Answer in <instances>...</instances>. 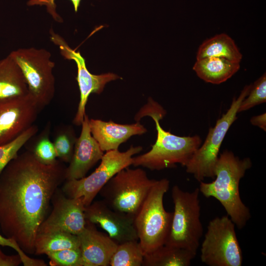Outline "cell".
<instances>
[{
    "label": "cell",
    "instance_id": "cell-18",
    "mask_svg": "<svg viewBox=\"0 0 266 266\" xmlns=\"http://www.w3.org/2000/svg\"><path fill=\"white\" fill-rule=\"evenodd\" d=\"M29 94L23 74L9 54L0 60V100L23 97Z\"/></svg>",
    "mask_w": 266,
    "mask_h": 266
},
{
    "label": "cell",
    "instance_id": "cell-24",
    "mask_svg": "<svg viewBox=\"0 0 266 266\" xmlns=\"http://www.w3.org/2000/svg\"><path fill=\"white\" fill-rule=\"evenodd\" d=\"M77 138L71 126L64 125L58 128L52 142L59 160L66 163L70 162Z\"/></svg>",
    "mask_w": 266,
    "mask_h": 266
},
{
    "label": "cell",
    "instance_id": "cell-12",
    "mask_svg": "<svg viewBox=\"0 0 266 266\" xmlns=\"http://www.w3.org/2000/svg\"><path fill=\"white\" fill-rule=\"evenodd\" d=\"M39 112L30 94L0 100V145L12 141L33 126Z\"/></svg>",
    "mask_w": 266,
    "mask_h": 266
},
{
    "label": "cell",
    "instance_id": "cell-17",
    "mask_svg": "<svg viewBox=\"0 0 266 266\" xmlns=\"http://www.w3.org/2000/svg\"><path fill=\"white\" fill-rule=\"evenodd\" d=\"M89 126L93 137L103 152L117 150L121 143L131 136L147 132L138 121L132 124H120L112 121L91 119Z\"/></svg>",
    "mask_w": 266,
    "mask_h": 266
},
{
    "label": "cell",
    "instance_id": "cell-3",
    "mask_svg": "<svg viewBox=\"0 0 266 266\" xmlns=\"http://www.w3.org/2000/svg\"><path fill=\"white\" fill-rule=\"evenodd\" d=\"M166 111L157 102L150 99L148 103L139 111L137 117L149 116L155 123L157 139L148 152L133 158L132 165L141 166L151 170L173 167L179 164L185 166L200 146L201 139L198 135L180 136L164 130L159 121Z\"/></svg>",
    "mask_w": 266,
    "mask_h": 266
},
{
    "label": "cell",
    "instance_id": "cell-16",
    "mask_svg": "<svg viewBox=\"0 0 266 266\" xmlns=\"http://www.w3.org/2000/svg\"><path fill=\"white\" fill-rule=\"evenodd\" d=\"M83 266H109L118 244L105 233L87 221L84 230L78 235Z\"/></svg>",
    "mask_w": 266,
    "mask_h": 266
},
{
    "label": "cell",
    "instance_id": "cell-31",
    "mask_svg": "<svg viewBox=\"0 0 266 266\" xmlns=\"http://www.w3.org/2000/svg\"><path fill=\"white\" fill-rule=\"evenodd\" d=\"M21 264L22 261L18 254L7 255L2 251L0 247V266H18Z\"/></svg>",
    "mask_w": 266,
    "mask_h": 266
},
{
    "label": "cell",
    "instance_id": "cell-30",
    "mask_svg": "<svg viewBox=\"0 0 266 266\" xmlns=\"http://www.w3.org/2000/svg\"><path fill=\"white\" fill-rule=\"evenodd\" d=\"M74 7L75 11L76 12L79 6L81 0H70ZM29 6L38 5L40 6L45 5L46 6L47 11L50 14L53 19L58 23H62V18L56 11V4L55 0H30L27 2Z\"/></svg>",
    "mask_w": 266,
    "mask_h": 266
},
{
    "label": "cell",
    "instance_id": "cell-2",
    "mask_svg": "<svg viewBox=\"0 0 266 266\" xmlns=\"http://www.w3.org/2000/svg\"><path fill=\"white\" fill-rule=\"evenodd\" d=\"M252 166L249 158L239 159L226 150L220 155L215 169V180L200 182L199 188L204 197L218 200L228 216L238 229L244 228L251 217L249 208L242 202L239 194L241 179Z\"/></svg>",
    "mask_w": 266,
    "mask_h": 266
},
{
    "label": "cell",
    "instance_id": "cell-10",
    "mask_svg": "<svg viewBox=\"0 0 266 266\" xmlns=\"http://www.w3.org/2000/svg\"><path fill=\"white\" fill-rule=\"evenodd\" d=\"M228 216L216 217L208 223L200 248V260L209 266H241L242 252Z\"/></svg>",
    "mask_w": 266,
    "mask_h": 266
},
{
    "label": "cell",
    "instance_id": "cell-21",
    "mask_svg": "<svg viewBox=\"0 0 266 266\" xmlns=\"http://www.w3.org/2000/svg\"><path fill=\"white\" fill-rule=\"evenodd\" d=\"M196 255L179 247L164 244L144 255L143 266H189Z\"/></svg>",
    "mask_w": 266,
    "mask_h": 266
},
{
    "label": "cell",
    "instance_id": "cell-25",
    "mask_svg": "<svg viewBox=\"0 0 266 266\" xmlns=\"http://www.w3.org/2000/svg\"><path fill=\"white\" fill-rule=\"evenodd\" d=\"M38 129L33 125L12 141L0 145V175L4 168L18 155L21 148L36 133Z\"/></svg>",
    "mask_w": 266,
    "mask_h": 266
},
{
    "label": "cell",
    "instance_id": "cell-4",
    "mask_svg": "<svg viewBox=\"0 0 266 266\" xmlns=\"http://www.w3.org/2000/svg\"><path fill=\"white\" fill-rule=\"evenodd\" d=\"M169 184L166 178L156 180L134 217L138 240L144 255L164 245L168 236L172 212L166 210L163 200Z\"/></svg>",
    "mask_w": 266,
    "mask_h": 266
},
{
    "label": "cell",
    "instance_id": "cell-22",
    "mask_svg": "<svg viewBox=\"0 0 266 266\" xmlns=\"http://www.w3.org/2000/svg\"><path fill=\"white\" fill-rule=\"evenodd\" d=\"M35 255L68 248H80L78 235L66 232H54L37 233L34 242Z\"/></svg>",
    "mask_w": 266,
    "mask_h": 266
},
{
    "label": "cell",
    "instance_id": "cell-28",
    "mask_svg": "<svg viewBox=\"0 0 266 266\" xmlns=\"http://www.w3.org/2000/svg\"><path fill=\"white\" fill-rule=\"evenodd\" d=\"M244 99L241 102L238 113L248 110L266 101V75L265 73L254 84Z\"/></svg>",
    "mask_w": 266,
    "mask_h": 266
},
{
    "label": "cell",
    "instance_id": "cell-8",
    "mask_svg": "<svg viewBox=\"0 0 266 266\" xmlns=\"http://www.w3.org/2000/svg\"><path fill=\"white\" fill-rule=\"evenodd\" d=\"M142 150L141 146H131L125 152H120L118 149L106 151L100 165L90 175L79 179L66 180L63 193L69 198H82L84 205H89L111 178L132 165L133 156Z\"/></svg>",
    "mask_w": 266,
    "mask_h": 266
},
{
    "label": "cell",
    "instance_id": "cell-13",
    "mask_svg": "<svg viewBox=\"0 0 266 266\" xmlns=\"http://www.w3.org/2000/svg\"><path fill=\"white\" fill-rule=\"evenodd\" d=\"M51 202L53 209L39 226L37 233L61 232L79 235L86 224L82 198H69L57 190Z\"/></svg>",
    "mask_w": 266,
    "mask_h": 266
},
{
    "label": "cell",
    "instance_id": "cell-19",
    "mask_svg": "<svg viewBox=\"0 0 266 266\" xmlns=\"http://www.w3.org/2000/svg\"><path fill=\"white\" fill-rule=\"evenodd\" d=\"M240 68L236 63L221 57H209L197 60L193 69L206 82L219 84L225 82Z\"/></svg>",
    "mask_w": 266,
    "mask_h": 266
},
{
    "label": "cell",
    "instance_id": "cell-27",
    "mask_svg": "<svg viewBox=\"0 0 266 266\" xmlns=\"http://www.w3.org/2000/svg\"><path fill=\"white\" fill-rule=\"evenodd\" d=\"M52 266H83L80 248H68L46 254Z\"/></svg>",
    "mask_w": 266,
    "mask_h": 266
},
{
    "label": "cell",
    "instance_id": "cell-26",
    "mask_svg": "<svg viewBox=\"0 0 266 266\" xmlns=\"http://www.w3.org/2000/svg\"><path fill=\"white\" fill-rule=\"evenodd\" d=\"M50 123L48 122L43 130L37 136L32 150L35 158L44 164H51L57 160L54 144L49 138Z\"/></svg>",
    "mask_w": 266,
    "mask_h": 266
},
{
    "label": "cell",
    "instance_id": "cell-23",
    "mask_svg": "<svg viewBox=\"0 0 266 266\" xmlns=\"http://www.w3.org/2000/svg\"><path fill=\"white\" fill-rule=\"evenodd\" d=\"M144 253L138 240L118 244L109 262L110 266H142Z\"/></svg>",
    "mask_w": 266,
    "mask_h": 266
},
{
    "label": "cell",
    "instance_id": "cell-14",
    "mask_svg": "<svg viewBox=\"0 0 266 266\" xmlns=\"http://www.w3.org/2000/svg\"><path fill=\"white\" fill-rule=\"evenodd\" d=\"M85 216L86 221L100 227L118 244L138 240L134 217L112 209L102 200L85 206Z\"/></svg>",
    "mask_w": 266,
    "mask_h": 266
},
{
    "label": "cell",
    "instance_id": "cell-1",
    "mask_svg": "<svg viewBox=\"0 0 266 266\" xmlns=\"http://www.w3.org/2000/svg\"><path fill=\"white\" fill-rule=\"evenodd\" d=\"M66 166L59 160L39 162L30 150L11 160L0 175V228L27 254H34L39 226L52 198L66 180Z\"/></svg>",
    "mask_w": 266,
    "mask_h": 266
},
{
    "label": "cell",
    "instance_id": "cell-20",
    "mask_svg": "<svg viewBox=\"0 0 266 266\" xmlns=\"http://www.w3.org/2000/svg\"><path fill=\"white\" fill-rule=\"evenodd\" d=\"M209 57L224 58L236 63H240L242 58L234 40L225 33L216 34L200 45L197 60Z\"/></svg>",
    "mask_w": 266,
    "mask_h": 266
},
{
    "label": "cell",
    "instance_id": "cell-15",
    "mask_svg": "<svg viewBox=\"0 0 266 266\" xmlns=\"http://www.w3.org/2000/svg\"><path fill=\"white\" fill-rule=\"evenodd\" d=\"M81 126V132L77 138L71 160L66 167V180L79 179L85 177L104 155L91 134L89 119L86 114Z\"/></svg>",
    "mask_w": 266,
    "mask_h": 266
},
{
    "label": "cell",
    "instance_id": "cell-29",
    "mask_svg": "<svg viewBox=\"0 0 266 266\" xmlns=\"http://www.w3.org/2000/svg\"><path fill=\"white\" fill-rule=\"evenodd\" d=\"M0 246H8L14 249L20 256L22 264L25 266H46L42 260L33 259L29 257L20 247L16 241L11 238L2 236L0 233Z\"/></svg>",
    "mask_w": 266,
    "mask_h": 266
},
{
    "label": "cell",
    "instance_id": "cell-6",
    "mask_svg": "<svg viewBox=\"0 0 266 266\" xmlns=\"http://www.w3.org/2000/svg\"><path fill=\"white\" fill-rule=\"evenodd\" d=\"M156 181L142 169L128 167L111 178L99 194L111 208L134 217Z\"/></svg>",
    "mask_w": 266,
    "mask_h": 266
},
{
    "label": "cell",
    "instance_id": "cell-11",
    "mask_svg": "<svg viewBox=\"0 0 266 266\" xmlns=\"http://www.w3.org/2000/svg\"><path fill=\"white\" fill-rule=\"evenodd\" d=\"M50 38L58 46L61 55L66 59L73 60L77 66L76 80L79 88L80 96L77 110L73 120L76 126L81 125L86 114L85 107L89 96L93 93L100 94L106 84L120 77L112 73L96 75L91 73L87 69L85 59L79 51L71 49L65 39L51 29Z\"/></svg>",
    "mask_w": 266,
    "mask_h": 266
},
{
    "label": "cell",
    "instance_id": "cell-5",
    "mask_svg": "<svg viewBox=\"0 0 266 266\" xmlns=\"http://www.w3.org/2000/svg\"><path fill=\"white\" fill-rule=\"evenodd\" d=\"M199 188L189 192L174 185L171 189L174 211L165 244L186 249L196 255L203 234Z\"/></svg>",
    "mask_w": 266,
    "mask_h": 266
},
{
    "label": "cell",
    "instance_id": "cell-32",
    "mask_svg": "<svg viewBox=\"0 0 266 266\" xmlns=\"http://www.w3.org/2000/svg\"><path fill=\"white\" fill-rule=\"evenodd\" d=\"M250 122L254 126H257L264 131L266 130V114L264 113L262 114L253 117Z\"/></svg>",
    "mask_w": 266,
    "mask_h": 266
},
{
    "label": "cell",
    "instance_id": "cell-7",
    "mask_svg": "<svg viewBox=\"0 0 266 266\" xmlns=\"http://www.w3.org/2000/svg\"><path fill=\"white\" fill-rule=\"evenodd\" d=\"M20 67L29 94L41 111L53 100L55 91V63L51 53L43 48H22L9 54Z\"/></svg>",
    "mask_w": 266,
    "mask_h": 266
},
{
    "label": "cell",
    "instance_id": "cell-9",
    "mask_svg": "<svg viewBox=\"0 0 266 266\" xmlns=\"http://www.w3.org/2000/svg\"><path fill=\"white\" fill-rule=\"evenodd\" d=\"M252 85L246 86L238 98H234L227 112L210 128L203 144L192 155L185 166L187 172L199 182L205 178H215L214 169L222 143L229 128L237 119L238 109L248 95Z\"/></svg>",
    "mask_w": 266,
    "mask_h": 266
}]
</instances>
